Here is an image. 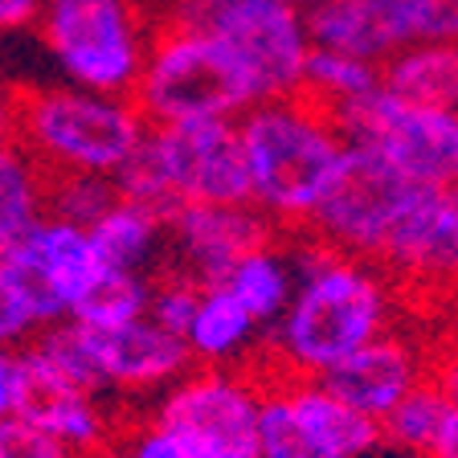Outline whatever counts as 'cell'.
Listing matches in <instances>:
<instances>
[{
    "mask_svg": "<svg viewBox=\"0 0 458 458\" xmlns=\"http://www.w3.org/2000/svg\"><path fill=\"white\" fill-rule=\"evenodd\" d=\"M295 291L283 315L267 327V372L278 377H327L372 335L397 324L405 295L372 258H356L291 233Z\"/></svg>",
    "mask_w": 458,
    "mask_h": 458,
    "instance_id": "1",
    "label": "cell"
},
{
    "mask_svg": "<svg viewBox=\"0 0 458 458\" xmlns=\"http://www.w3.org/2000/svg\"><path fill=\"white\" fill-rule=\"evenodd\" d=\"M250 205L278 233H303L348 156L335 114L311 95L262 98L238 114Z\"/></svg>",
    "mask_w": 458,
    "mask_h": 458,
    "instance_id": "2",
    "label": "cell"
},
{
    "mask_svg": "<svg viewBox=\"0 0 458 458\" xmlns=\"http://www.w3.org/2000/svg\"><path fill=\"white\" fill-rule=\"evenodd\" d=\"M148 135L131 95H98L70 82L13 90L9 143L46 176L86 172L114 181Z\"/></svg>",
    "mask_w": 458,
    "mask_h": 458,
    "instance_id": "3",
    "label": "cell"
},
{
    "mask_svg": "<svg viewBox=\"0 0 458 458\" xmlns=\"http://www.w3.org/2000/svg\"><path fill=\"white\" fill-rule=\"evenodd\" d=\"M114 192L168 217L176 205H242L250 200L238 119L148 123L135 156L114 176Z\"/></svg>",
    "mask_w": 458,
    "mask_h": 458,
    "instance_id": "4",
    "label": "cell"
},
{
    "mask_svg": "<svg viewBox=\"0 0 458 458\" xmlns=\"http://www.w3.org/2000/svg\"><path fill=\"white\" fill-rule=\"evenodd\" d=\"M131 103L148 123H197L238 119L258 95L233 49L209 25L160 17L131 86Z\"/></svg>",
    "mask_w": 458,
    "mask_h": 458,
    "instance_id": "5",
    "label": "cell"
},
{
    "mask_svg": "<svg viewBox=\"0 0 458 458\" xmlns=\"http://www.w3.org/2000/svg\"><path fill=\"white\" fill-rule=\"evenodd\" d=\"M160 25V0H41L38 38L62 82L131 95L143 54Z\"/></svg>",
    "mask_w": 458,
    "mask_h": 458,
    "instance_id": "6",
    "label": "cell"
},
{
    "mask_svg": "<svg viewBox=\"0 0 458 458\" xmlns=\"http://www.w3.org/2000/svg\"><path fill=\"white\" fill-rule=\"evenodd\" d=\"M262 397L267 369L192 364L164 393H156L152 418L164 421L197 458H258Z\"/></svg>",
    "mask_w": 458,
    "mask_h": 458,
    "instance_id": "7",
    "label": "cell"
},
{
    "mask_svg": "<svg viewBox=\"0 0 458 458\" xmlns=\"http://www.w3.org/2000/svg\"><path fill=\"white\" fill-rule=\"evenodd\" d=\"M344 140L372 152L413 189L458 184V111L372 90L369 98L335 111Z\"/></svg>",
    "mask_w": 458,
    "mask_h": 458,
    "instance_id": "8",
    "label": "cell"
},
{
    "mask_svg": "<svg viewBox=\"0 0 458 458\" xmlns=\"http://www.w3.org/2000/svg\"><path fill=\"white\" fill-rule=\"evenodd\" d=\"M377 267L405 299L458 303V184L405 192L377 250Z\"/></svg>",
    "mask_w": 458,
    "mask_h": 458,
    "instance_id": "9",
    "label": "cell"
},
{
    "mask_svg": "<svg viewBox=\"0 0 458 458\" xmlns=\"http://www.w3.org/2000/svg\"><path fill=\"white\" fill-rule=\"evenodd\" d=\"M410 189L413 184H405L372 152L348 143V156H344L340 172H335L332 189L315 205L303 233H311L315 242H324L332 250L377 262V250H381L385 233H389L393 217H397L401 200H405Z\"/></svg>",
    "mask_w": 458,
    "mask_h": 458,
    "instance_id": "10",
    "label": "cell"
},
{
    "mask_svg": "<svg viewBox=\"0 0 458 458\" xmlns=\"http://www.w3.org/2000/svg\"><path fill=\"white\" fill-rule=\"evenodd\" d=\"M209 29L233 49L242 70L254 82L258 103L303 90L311 38H307L303 4L291 0H242L233 9L217 13Z\"/></svg>",
    "mask_w": 458,
    "mask_h": 458,
    "instance_id": "11",
    "label": "cell"
},
{
    "mask_svg": "<svg viewBox=\"0 0 458 458\" xmlns=\"http://www.w3.org/2000/svg\"><path fill=\"white\" fill-rule=\"evenodd\" d=\"M0 258L29 286V295H33L46 324L70 319L86 303V295L106 278V270H111L103 262V254H98L90 229L62 217H49V213Z\"/></svg>",
    "mask_w": 458,
    "mask_h": 458,
    "instance_id": "12",
    "label": "cell"
},
{
    "mask_svg": "<svg viewBox=\"0 0 458 458\" xmlns=\"http://www.w3.org/2000/svg\"><path fill=\"white\" fill-rule=\"evenodd\" d=\"M21 364H25V385H21V405H17L21 421L41 429L46 438H54L74 458L119 438V421H114L106 397L57 377L29 344L21 348Z\"/></svg>",
    "mask_w": 458,
    "mask_h": 458,
    "instance_id": "13",
    "label": "cell"
},
{
    "mask_svg": "<svg viewBox=\"0 0 458 458\" xmlns=\"http://www.w3.org/2000/svg\"><path fill=\"white\" fill-rule=\"evenodd\" d=\"M164 225H168L164 270H181L192 283L221 278V270L238 254L278 233L250 200L242 205H176L164 217Z\"/></svg>",
    "mask_w": 458,
    "mask_h": 458,
    "instance_id": "14",
    "label": "cell"
},
{
    "mask_svg": "<svg viewBox=\"0 0 458 458\" xmlns=\"http://www.w3.org/2000/svg\"><path fill=\"white\" fill-rule=\"evenodd\" d=\"M426 369H429V344L418 332H405V327L393 324L389 332L372 335L364 348H356L348 360H340L319 381L335 397L348 401L356 413H364V418L381 426L385 413L410 389H418L426 381Z\"/></svg>",
    "mask_w": 458,
    "mask_h": 458,
    "instance_id": "15",
    "label": "cell"
},
{
    "mask_svg": "<svg viewBox=\"0 0 458 458\" xmlns=\"http://www.w3.org/2000/svg\"><path fill=\"white\" fill-rule=\"evenodd\" d=\"M303 21L315 49L352 54L372 66L413 46L410 0H307Z\"/></svg>",
    "mask_w": 458,
    "mask_h": 458,
    "instance_id": "16",
    "label": "cell"
},
{
    "mask_svg": "<svg viewBox=\"0 0 458 458\" xmlns=\"http://www.w3.org/2000/svg\"><path fill=\"white\" fill-rule=\"evenodd\" d=\"M270 393L278 397L291 426L303 434L311 446L327 450L335 458H364L381 446V426L364 413H356L344 397H335L324 381L311 377H278L267 372Z\"/></svg>",
    "mask_w": 458,
    "mask_h": 458,
    "instance_id": "17",
    "label": "cell"
},
{
    "mask_svg": "<svg viewBox=\"0 0 458 458\" xmlns=\"http://www.w3.org/2000/svg\"><path fill=\"white\" fill-rule=\"evenodd\" d=\"M181 340L189 348V360L205 369H262L267 356V327L221 283H200Z\"/></svg>",
    "mask_w": 458,
    "mask_h": 458,
    "instance_id": "18",
    "label": "cell"
},
{
    "mask_svg": "<svg viewBox=\"0 0 458 458\" xmlns=\"http://www.w3.org/2000/svg\"><path fill=\"white\" fill-rule=\"evenodd\" d=\"M238 299L262 327H270L283 315L286 299L295 291V254H291V233H275V238L250 246L213 278Z\"/></svg>",
    "mask_w": 458,
    "mask_h": 458,
    "instance_id": "19",
    "label": "cell"
},
{
    "mask_svg": "<svg viewBox=\"0 0 458 458\" xmlns=\"http://www.w3.org/2000/svg\"><path fill=\"white\" fill-rule=\"evenodd\" d=\"M86 229L111 270H127V275H160L164 270V254H168L164 213L148 209L140 200L114 197L103 217Z\"/></svg>",
    "mask_w": 458,
    "mask_h": 458,
    "instance_id": "20",
    "label": "cell"
},
{
    "mask_svg": "<svg viewBox=\"0 0 458 458\" xmlns=\"http://www.w3.org/2000/svg\"><path fill=\"white\" fill-rule=\"evenodd\" d=\"M381 86L397 98L458 111V41H413L381 62Z\"/></svg>",
    "mask_w": 458,
    "mask_h": 458,
    "instance_id": "21",
    "label": "cell"
},
{
    "mask_svg": "<svg viewBox=\"0 0 458 458\" xmlns=\"http://www.w3.org/2000/svg\"><path fill=\"white\" fill-rule=\"evenodd\" d=\"M372 90H381V66H372V62L352 54H335V49H311L303 74V95L324 103L332 114L369 98Z\"/></svg>",
    "mask_w": 458,
    "mask_h": 458,
    "instance_id": "22",
    "label": "cell"
},
{
    "mask_svg": "<svg viewBox=\"0 0 458 458\" xmlns=\"http://www.w3.org/2000/svg\"><path fill=\"white\" fill-rule=\"evenodd\" d=\"M41 217H46V172L13 148L0 172V254L17 246Z\"/></svg>",
    "mask_w": 458,
    "mask_h": 458,
    "instance_id": "23",
    "label": "cell"
},
{
    "mask_svg": "<svg viewBox=\"0 0 458 458\" xmlns=\"http://www.w3.org/2000/svg\"><path fill=\"white\" fill-rule=\"evenodd\" d=\"M446 413H450V401L442 397L426 377L418 389H410L381 418V442L405 450V454L426 458L429 450H434V442H438L442 426H446Z\"/></svg>",
    "mask_w": 458,
    "mask_h": 458,
    "instance_id": "24",
    "label": "cell"
},
{
    "mask_svg": "<svg viewBox=\"0 0 458 458\" xmlns=\"http://www.w3.org/2000/svg\"><path fill=\"white\" fill-rule=\"evenodd\" d=\"M152 278L156 275H127V270H106L103 283L86 295L70 319L90 327H123L140 315H148V299H152Z\"/></svg>",
    "mask_w": 458,
    "mask_h": 458,
    "instance_id": "25",
    "label": "cell"
},
{
    "mask_svg": "<svg viewBox=\"0 0 458 458\" xmlns=\"http://www.w3.org/2000/svg\"><path fill=\"white\" fill-rule=\"evenodd\" d=\"M114 197H119L114 181H106V176H86V172L46 176V213L74 221V225H95Z\"/></svg>",
    "mask_w": 458,
    "mask_h": 458,
    "instance_id": "26",
    "label": "cell"
},
{
    "mask_svg": "<svg viewBox=\"0 0 458 458\" xmlns=\"http://www.w3.org/2000/svg\"><path fill=\"white\" fill-rule=\"evenodd\" d=\"M41 327H46V319H41L38 303L29 295V286L21 283L17 270L0 258V344L25 348Z\"/></svg>",
    "mask_w": 458,
    "mask_h": 458,
    "instance_id": "27",
    "label": "cell"
},
{
    "mask_svg": "<svg viewBox=\"0 0 458 458\" xmlns=\"http://www.w3.org/2000/svg\"><path fill=\"white\" fill-rule=\"evenodd\" d=\"M258 458H335V454L311 446V442L291 426V418L283 413L278 397L267 385V397H262V426H258Z\"/></svg>",
    "mask_w": 458,
    "mask_h": 458,
    "instance_id": "28",
    "label": "cell"
},
{
    "mask_svg": "<svg viewBox=\"0 0 458 458\" xmlns=\"http://www.w3.org/2000/svg\"><path fill=\"white\" fill-rule=\"evenodd\" d=\"M197 291L200 283H192L181 270H160L152 278V299H148V315H152L160 327L181 335L184 324H189L192 307H197Z\"/></svg>",
    "mask_w": 458,
    "mask_h": 458,
    "instance_id": "29",
    "label": "cell"
},
{
    "mask_svg": "<svg viewBox=\"0 0 458 458\" xmlns=\"http://www.w3.org/2000/svg\"><path fill=\"white\" fill-rule=\"evenodd\" d=\"M114 442L123 446L127 458H197L164 421H156L152 413L127 418L123 426H119V438Z\"/></svg>",
    "mask_w": 458,
    "mask_h": 458,
    "instance_id": "30",
    "label": "cell"
},
{
    "mask_svg": "<svg viewBox=\"0 0 458 458\" xmlns=\"http://www.w3.org/2000/svg\"><path fill=\"white\" fill-rule=\"evenodd\" d=\"M0 458H74L70 450H62L54 438H46L41 429H33L21 418L0 421Z\"/></svg>",
    "mask_w": 458,
    "mask_h": 458,
    "instance_id": "31",
    "label": "cell"
},
{
    "mask_svg": "<svg viewBox=\"0 0 458 458\" xmlns=\"http://www.w3.org/2000/svg\"><path fill=\"white\" fill-rule=\"evenodd\" d=\"M413 41H458V0H410Z\"/></svg>",
    "mask_w": 458,
    "mask_h": 458,
    "instance_id": "32",
    "label": "cell"
},
{
    "mask_svg": "<svg viewBox=\"0 0 458 458\" xmlns=\"http://www.w3.org/2000/svg\"><path fill=\"white\" fill-rule=\"evenodd\" d=\"M429 385L450 401L458 405V327L442 332L438 340L429 344V369H426Z\"/></svg>",
    "mask_w": 458,
    "mask_h": 458,
    "instance_id": "33",
    "label": "cell"
},
{
    "mask_svg": "<svg viewBox=\"0 0 458 458\" xmlns=\"http://www.w3.org/2000/svg\"><path fill=\"white\" fill-rule=\"evenodd\" d=\"M21 385H25L21 348H13V344H0V421H4V418H17Z\"/></svg>",
    "mask_w": 458,
    "mask_h": 458,
    "instance_id": "34",
    "label": "cell"
},
{
    "mask_svg": "<svg viewBox=\"0 0 458 458\" xmlns=\"http://www.w3.org/2000/svg\"><path fill=\"white\" fill-rule=\"evenodd\" d=\"M242 0H160V17L172 21H197V25H209L217 13L233 9ZM291 4H307V0H291Z\"/></svg>",
    "mask_w": 458,
    "mask_h": 458,
    "instance_id": "35",
    "label": "cell"
},
{
    "mask_svg": "<svg viewBox=\"0 0 458 458\" xmlns=\"http://www.w3.org/2000/svg\"><path fill=\"white\" fill-rule=\"evenodd\" d=\"M41 0H0V38H13V33H29L38 25Z\"/></svg>",
    "mask_w": 458,
    "mask_h": 458,
    "instance_id": "36",
    "label": "cell"
},
{
    "mask_svg": "<svg viewBox=\"0 0 458 458\" xmlns=\"http://www.w3.org/2000/svg\"><path fill=\"white\" fill-rule=\"evenodd\" d=\"M426 458H458V405H450L446 426H442L438 442H434V450Z\"/></svg>",
    "mask_w": 458,
    "mask_h": 458,
    "instance_id": "37",
    "label": "cell"
},
{
    "mask_svg": "<svg viewBox=\"0 0 458 458\" xmlns=\"http://www.w3.org/2000/svg\"><path fill=\"white\" fill-rule=\"evenodd\" d=\"M78 458H127V454H123V446H119V442H106V446L90 450V454H78Z\"/></svg>",
    "mask_w": 458,
    "mask_h": 458,
    "instance_id": "38",
    "label": "cell"
},
{
    "mask_svg": "<svg viewBox=\"0 0 458 458\" xmlns=\"http://www.w3.org/2000/svg\"><path fill=\"white\" fill-rule=\"evenodd\" d=\"M9 152H13V143H9V135H0V172H4V160H9Z\"/></svg>",
    "mask_w": 458,
    "mask_h": 458,
    "instance_id": "39",
    "label": "cell"
}]
</instances>
